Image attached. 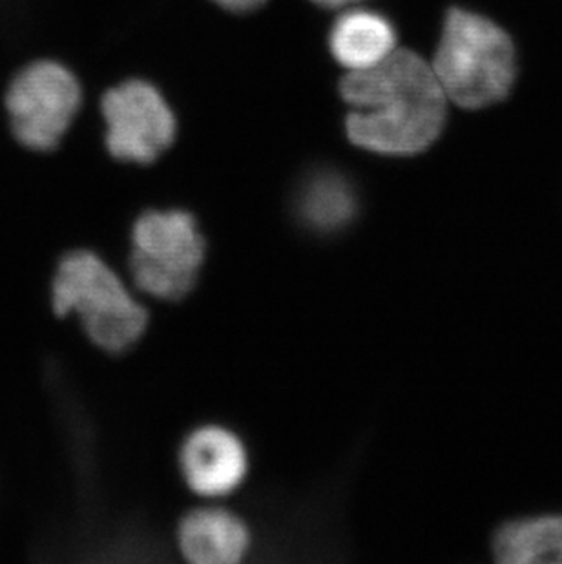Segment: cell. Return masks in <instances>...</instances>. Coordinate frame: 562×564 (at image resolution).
<instances>
[{
  "instance_id": "cell-1",
  "label": "cell",
  "mask_w": 562,
  "mask_h": 564,
  "mask_svg": "<svg viewBox=\"0 0 562 564\" xmlns=\"http://www.w3.org/2000/svg\"><path fill=\"white\" fill-rule=\"evenodd\" d=\"M349 105L350 143L383 155H414L430 149L446 123L447 97L433 66L409 50L382 63L349 72L339 85Z\"/></svg>"
},
{
  "instance_id": "cell-2",
  "label": "cell",
  "mask_w": 562,
  "mask_h": 564,
  "mask_svg": "<svg viewBox=\"0 0 562 564\" xmlns=\"http://www.w3.org/2000/svg\"><path fill=\"white\" fill-rule=\"evenodd\" d=\"M50 305L58 322L77 319L86 338L110 355L136 346L149 325L143 305L116 269L91 249H69L58 258Z\"/></svg>"
},
{
  "instance_id": "cell-3",
  "label": "cell",
  "mask_w": 562,
  "mask_h": 564,
  "mask_svg": "<svg viewBox=\"0 0 562 564\" xmlns=\"http://www.w3.org/2000/svg\"><path fill=\"white\" fill-rule=\"evenodd\" d=\"M431 66L447 101L472 110L502 101L517 74L508 33L486 17L458 8L447 13Z\"/></svg>"
},
{
  "instance_id": "cell-4",
  "label": "cell",
  "mask_w": 562,
  "mask_h": 564,
  "mask_svg": "<svg viewBox=\"0 0 562 564\" xmlns=\"http://www.w3.org/2000/svg\"><path fill=\"white\" fill-rule=\"evenodd\" d=\"M205 258L196 219L183 210H150L132 229L130 274L138 289L160 300L191 293Z\"/></svg>"
},
{
  "instance_id": "cell-5",
  "label": "cell",
  "mask_w": 562,
  "mask_h": 564,
  "mask_svg": "<svg viewBox=\"0 0 562 564\" xmlns=\"http://www.w3.org/2000/svg\"><path fill=\"white\" fill-rule=\"evenodd\" d=\"M80 86L63 64L41 61L11 83L6 107L17 141L33 152H52L74 123Z\"/></svg>"
},
{
  "instance_id": "cell-6",
  "label": "cell",
  "mask_w": 562,
  "mask_h": 564,
  "mask_svg": "<svg viewBox=\"0 0 562 564\" xmlns=\"http://www.w3.org/2000/svg\"><path fill=\"white\" fill-rule=\"evenodd\" d=\"M108 152L119 161L149 165L175 139V118L165 97L144 80H128L102 97Z\"/></svg>"
},
{
  "instance_id": "cell-7",
  "label": "cell",
  "mask_w": 562,
  "mask_h": 564,
  "mask_svg": "<svg viewBox=\"0 0 562 564\" xmlns=\"http://www.w3.org/2000/svg\"><path fill=\"white\" fill-rule=\"evenodd\" d=\"M181 469L199 496H228L247 475V453L234 433L224 427H202L183 444Z\"/></svg>"
},
{
  "instance_id": "cell-8",
  "label": "cell",
  "mask_w": 562,
  "mask_h": 564,
  "mask_svg": "<svg viewBox=\"0 0 562 564\" xmlns=\"http://www.w3.org/2000/svg\"><path fill=\"white\" fill-rule=\"evenodd\" d=\"M249 544V530L244 522L218 508L192 511L181 522L180 549L191 563H238Z\"/></svg>"
},
{
  "instance_id": "cell-9",
  "label": "cell",
  "mask_w": 562,
  "mask_h": 564,
  "mask_svg": "<svg viewBox=\"0 0 562 564\" xmlns=\"http://www.w3.org/2000/svg\"><path fill=\"white\" fill-rule=\"evenodd\" d=\"M331 52L349 72L371 68L397 50L393 24L377 11L350 8L331 30Z\"/></svg>"
},
{
  "instance_id": "cell-10",
  "label": "cell",
  "mask_w": 562,
  "mask_h": 564,
  "mask_svg": "<svg viewBox=\"0 0 562 564\" xmlns=\"http://www.w3.org/2000/svg\"><path fill=\"white\" fill-rule=\"evenodd\" d=\"M502 564H562V516L508 522L494 541Z\"/></svg>"
},
{
  "instance_id": "cell-11",
  "label": "cell",
  "mask_w": 562,
  "mask_h": 564,
  "mask_svg": "<svg viewBox=\"0 0 562 564\" xmlns=\"http://www.w3.org/2000/svg\"><path fill=\"white\" fill-rule=\"evenodd\" d=\"M356 203L355 187L338 172L324 171L303 185L298 210L311 229L333 232L355 218Z\"/></svg>"
},
{
  "instance_id": "cell-12",
  "label": "cell",
  "mask_w": 562,
  "mask_h": 564,
  "mask_svg": "<svg viewBox=\"0 0 562 564\" xmlns=\"http://www.w3.org/2000/svg\"><path fill=\"white\" fill-rule=\"evenodd\" d=\"M216 4L224 6L225 10L230 11H252L256 8H260L266 0H214Z\"/></svg>"
},
{
  "instance_id": "cell-13",
  "label": "cell",
  "mask_w": 562,
  "mask_h": 564,
  "mask_svg": "<svg viewBox=\"0 0 562 564\" xmlns=\"http://www.w3.org/2000/svg\"><path fill=\"white\" fill-rule=\"evenodd\" d=\"M318 6H324V8H345V6L356 4V2H361V0H313Z\"/></svg>"
}]
</instances>
